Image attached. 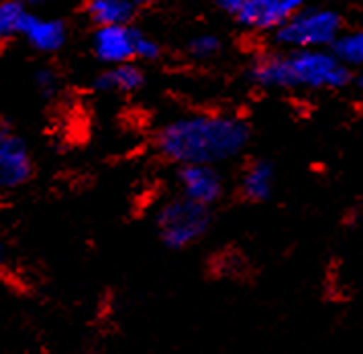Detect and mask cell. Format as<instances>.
<instances>
[{"label": "cell", "mask_w": 363, "mask_h": 354, "mask_svg": "<svg viewBox=\"0 0 363 354\" xmlns=\"http://www.w3.org/2000/svg\"><path fill=\"white\" fill-rule=\"evenodd\" d=\"M251 141L249 125L231 114H188L165 122L153 147L165 161L182 165H220L241 155Z\"/></svg>", "instance_id": "6da1fadb"}, {"label": "cell", "mask_w": 363, "mask_h": 354, "mask_svg": "<svg viewBox=\"0 0 363 354\" xmlns=\"http://www.w3.org/2000/svg\"><path fill=\"white\" fill-rule=\"evenodd\" d=\"M249 78L267 90H339L351 80V69L330 49H300L257 57Z\"/></svg>", "instance_id": "7a4b0ae2"}, {"label": "cell", "mask_w": 363, "mask_h": 354, "mask_svg": "<svg viewBox=\"0 0 363 354\" xmlns=\"http://www.w3.org/2000/svg\"><path fill=\"white\" fill-rule=\"evenodd\" d=\"M211 224V208L194 204L182 195L165 202L155 216L157 236L164 242V246L172 251H182L196 244L208 232Z\"/></svg>", "instance_id": "3957f363"}, {"label": "cell", "mask_w": 363, "mask_h": 354, "mask_svg": "<svg viewBox=\"0 0 363 354\" xmlns=\"http://www.w3.org/2000/svg\"><path fill=\"white\" fill-rule=\"evenodd\" d=\"M343 21L329 8H302L286 18L276 31V41L290 51L330 49L341 37Z\"/></svg>", "instance_id": "277c9868"}, {"label": "cell", "mask_w": 363, "mask_h": 354, "mask_svg": "<svg viewBox=\"0 0 363 354\" xmlns=\"http://www.w3.org/2000/svg\"><path fill=\"white\" fill-rule=\"evenodd\" d=\"M35 165L27 141L11 127H0V190L23 188L33 177Z\"/></svg>", "instance_id": "5b68a950"}, {"label": "cell", "mask_w": 363, "mask_h": 354, "mask_svg": "<svg viewBox=\"0 0 363 354\" xmlns=\"http://www.w3.org/2000/svg\"><path fill=\"white\" fill-rule=\"evenodd\" d=\"M178 185L182 198L204 208H213L225 195V179L213 165H182Z\"/></svg>", "instance_id": "8992f818"}, {"label": "cell", "mask_w": 363, "mask_h": 354, "mask_svg": "<svg viewBox=\"0 0 363 354\" xmlns=\"http://www.w3.org/2000/svg\"><path fill=\"white\" fill-rule=\"evenodd\" d=\"M135 35L137 29L131 25L99 27L92 35V51L96 59L108 67L131 64L135 59Z\"/></svg>", "instance_id": "52a82bcc"}, {"label": "cell", "mask_w": 363, "mask_h": 354, "mask_svg": "<svg viewBox=\"0 0 363 354\" xmlns=\"http://www.w3.org/2000/svg\"><path fill=\"white\" fill-rule=\"evenodd\" d=\"M233 16L249 31L276 33L290 15L286 13L280 0H243Z\"/></svg>", "instance_id": "ba28073f"}, {"label": "cell", "mask_w": 363, "mask_h": 354, "mask_svg": "<svg viewBox=\"0 0 363 354\" xmlns=\"http://www.w3.org/2000/svg\"><path fill=\"white\" fill-rule=\"evenodd\" d=\"M21 37H25L27 45L39 53H55L66 45L67 27L60 18H45L29 13Z\"/></svg>", "instance_id": "9c48e42d"}, {"label": "cell", "mask_w": 363, "mask_h": 354, "mask_svg": "<svg viewBox=\"0 0 363 354\" xmlns=\"http://www.w3.org/2000/svg\"><path fill=\"white\" fill-rule=\"evenodd\" d=\"M276 188V171L274 165L265 159H255L247 163L239 179V193L245 202L262 204L274 195Z\"/></svg>", "instance_id": "30bf717a"}, {"label": "cell", "mask_w": 363, "mask_h": 354, "mask_svg": "<svg viewBox=\"0 0 363 354\" xmlns=\"http://www.w3.org/2000/svg\"><path fill=\"white\" fill-rule=\"evenodd\" d=\"M145 86V74L139 65L121 64L104 69L92 80V88L96 92H121V94H133L139 92Z\"/></svg>", "instance_id": "8fae6325"}, {"label": "cell", "mask_w": 363, "mask_h": 354, "mask_svg": "<svg viewBox=\"0 0 363 354\" xmlns=\"http://www.w3.org/2000/svg\"><path fill=\"white\" fill-rule=\"evenodd\" d=\"M86 15L99 27L131 25L137 6L131 0H86Z\"/></svg>", "instance_id": "7c38bea8"}, {"label": "cell", "mask_w": 363, "mask_h": 354, "mask_svg": "<svg viewBox=\"0 0 363 354\" xmlns=\"http://www.w3.org/2000/svg\"><path fill=\"white\" fill-rule=\"evenodd\" d=\"M335 57L345 67H359L363 69V29L351 33H341V37L330 47Z\"/></svg>", "instance_id": "4fadbf2b"}, {"label": "cell", "mask_w": 363, "mask_h": 354, "mask_svg": "<svg viewBox=\"0 0 363 354\" xmlns=\"http://www.w3.org/2000/svg\"><path fill=\"white\" fill-rule=\"evenodd\" d=\"M29 13H31L29 8L21 6L13 0H0V43L13 37H21Z\"/></svg>", "instance_id": "5bb4252c"}, {"label": "cell", "mask_w": 363, "mask_h": 354, "mask_svg": "<svg viewBox=\"0 0 363 354\" xmlns=\"http://www.w3.org/2000/svg\"><path fill=\"white\" fill-rule=\"evenodd\" d=\"M220 49H223V41L213 33H200L188 41V53L194 59H211L216 53H220Z\"/></svg>", "instance_id": "9a60e30c"}, {"label": "cell", "mask_w": 363, "mask_h": 354, "mask_svg": "<svg viewBox=\"0 0 363 354\" xmlns=\"http://www.w3.org/2000/svg\"><path fill=\"white\" fill-rule=\"evenodd\" d=\"M160 55H162V45L153 37H149L147 33L137 29V35H135V59L155 62V59H160Z\"/></svg>", "instance_id": "2e32d148"}, {"label": "cell", "mask_w": 363, "mask_h": 354, "mask_svg": "<svg viewBox=\"0 0 363 354\" xmlns=\"http://www.w3.org/2000/svg\"><path fill=\"white\" fill-rule=\"evenodd\" d=\"M35 86L37 90L43 94V96H53L57 92V74L50 69V67H43L35 74Z\"/></svg>", "instance_id": "e0dca14e"}, {"label": "cell", "mask_w": 363, "mask_h": 354, "mask_svg": "<svg viewBox=\"0 0 363 354\" xmlns=\"http://www.w3.org/2000/svg\"><path fill=\"white\" fill-rule=\"evenodd\" d=\"M281 6L286 8V13L288 15H294L298 11H302L304 8V4H306V0H280Z\"/></svg>", "instance_id": "ac0fdd59"}, {"label": "cell", "mask_w": 363, "mask_h": 354, "mask_svg": "<svg viewBox=\"0 0 363 354\" xmlns=\"http://www.w3.org/2000/svg\"><path fill=\"white\" fill-rule=\"evenodd\" d=\"M6 275H9V258H6V251L0 242V283L6 281Z\"/></svg>", "instance_id": "d6986e66"}, {"label": "cell", "mask_w": 363, "mask_h": 354, "mask_svg": "<svg viewBox=\"0 0 363 354\" xmlns=\"http://www.w3.org/2000/svg\"><path fill=\"white\" fill-rule=\"evenodd\" d=\"M216 2H218L225 11H229V13L233 15V13L241 6V2H243V0H216Z\"/></svg>", "instance_id": "ffe728a7"}, {"label": "cell", "mask_w": 363, "mask_h": 354, "mask_svg": "<svg viewBox=\"0 0 363 354\" xmlns=\"http://www.w3.org/2000/svg\"><path fill=\"white\" fill-rule=\"evenodd\" d=\"M13 2H17V4L25 6V8H31V6H39V4H43L45 0H13Z\"/></svg>", "instance_id": "44dd1931"}, {"label": "cell", "mask_w": 363, "mask_h": 354, "mask_svg": "<svg viewBox=\"0 0 363 354\" xmlns=\"http://www.w3.org/2000/svg\"><path fill=\"white\" fill-rule=\"evenodd\" d=\"M135 6H143V4H151V2H155V0H131Z\"/></svg>", "instance_id": "7402d4cb"}, {"label": "cell", "mask_w": 363, "mask_h": 354, "mask_svg": "<svg viewBox=\"0 0 363 354\" xmlns=\"http://www.w3.org/2000/svg\"><path fill=\"white\" fill-rule=\"evenodd\" d=\"M357 88L363 92V69L359 72V76H357Z\"/></svg>", "instance_id": "603a6c76"}]
</instances>
